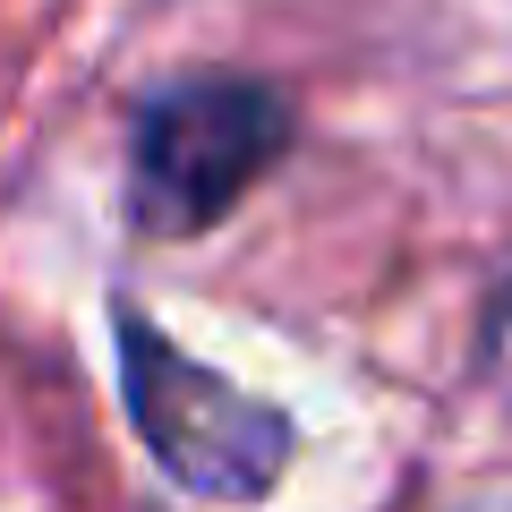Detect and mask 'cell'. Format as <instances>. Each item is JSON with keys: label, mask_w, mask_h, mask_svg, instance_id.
Segmentation results:
<instances>
[{"label": "cell", "mask_w": 512, "mask_h": 512, "mask_svg": "<svg viewBox=\"0 0 512 512\" xmlns=\"http://www.w3.org/2000/svg\"><path fill=\"white\" fill-rule=\"evenodd\" d=\"M291 146V103L265 77H180L128 128V214L154 239H188L248 197Z\"/></svg>", "instance_id": "cell-1"}, {"label": "cell", "mask_w": 512, "mask_h": 512, "mask_svg": "<svg viewBox=\"0 0 512 512\" xmlns=\"http://www.w3.org/2000/svg\"><path fill=\"white\" fill-rule=\"evenodd\" d=\"M120 393L146 453L188 495L256 504L291 461V419L274 402H256L248 384H231L222 367L188 359L154 316H120Z\"/></svg>", "instance_id": "cell-2"}, {"label": "cell", "mask_w": 512, "mask_h": 512, "mask_svg": "<svg viewBox=\"0 0 512 512\" xmlns=\"http://www.w3.org/2000/svg\"><path fill=\"white\" fill-rule=\"evenodd\" d=\"M478 367H487V384L512 402V282L495 291V308H487V333H478Z\"/></svg>", "instance_id": "cell-3"}]
</instances>
